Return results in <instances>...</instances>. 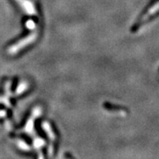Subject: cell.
<instances>
[{"instance_id":"6da1fadb","label":"cell","mask_w":159,"mask_h":159,"mask_svg":"<svg viewBox=\"0 0 159 159\" xmlns=\"http://www.w3.org/2000/svg\"><path fill=\"white\" fill-rule=\"evenodd\" d=\"M37 31H34L33 33H31L30 34H28L27 37L22 38L21 40L19 41V42H17V43L14 44L13 46H11V47L9 48V53H10V54H15V53H17L18 51H20V50H21L23 48L26 47L28 45H30L32 42H34L35 40L37 39Z\"/></svg>"},{"instance_id":"277c9868","label":"cell","mask_w":159,"mask_h":159,"mask_svg":"<svg viewBox=\"0 0 159 159\" xmlns=\"http://www.w3.org/2000/svg\"><path fill=\"white\" fill-rule=\"evenodd\" d=\"M33 23H34V22H33V21H32V20H29V21H28V23H27L26 25L29 28H33L35 27V24H33Z\"/></svg>"},{"instance_id":"7a4b0ae2","label":"cell","mask_w":159,"mask_h":159,"mask_svg":"<svg viewBox=\"0 0 159 159\" xmlns=\"http://www.w3.org/2000/svg\"><path fill=\"white\" fill-rule=\"evenodd\" d=\"M42 128H43L44 130L46 131V132L47 133L49 138L50 139V149H49V152H50V154H52V152L54 151L52 149V142H54V140H55V135H54V132H53L51 127H50V125L47 122H44L43 123H42Z\"/></svg>"},{"instance_id":"3957f363","label":"cell","mask_w":159,"mask_h":159,"mask_svg":"<svg viewBox=\"0 0 159 159\" xmlns=\"http://www.w3.org/2000/svg\"><path fill=\"white\" fill-rule=\"evenodd\" d=\"M18 2H20V4H21L22 7L24 8V10L26 11L27 13L33 15V14L36 12L34 7H33V4L28 0H18Z\"/></svg>"}]
</instances>
